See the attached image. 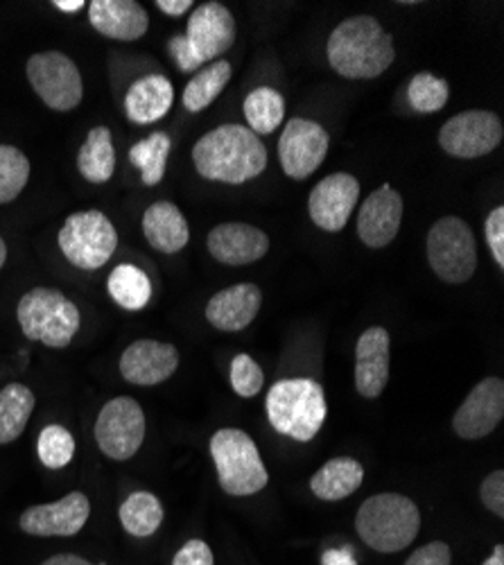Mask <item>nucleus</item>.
I'll return each instance as SVG.
<instances>
[{"label":"nucleus","instance_id":"f257e3e1","mask_svg":"<svg viewBox=\"0 0 504 565\" xmlns=\"http://www.w3.org/2000/svg\"><path fill=\"white\" fill-rule=\"evenodd\" d=\"M195 170L217 183L240 185L262 174L267 150L260 136L243 125H219L204 134L193 148Z\"/></svg>","mask_w":504,"mask_h":565},{"label":"nucleus","instance_id":"f03ea898","mask_svg":"<svg viewBox=\"0 0 504 565\" xmlns=\"http://www.w3.org/2000/svg\"><path fill=\"white\" fill-rule=\"evenodd\" d=\"M326 57L331 68L346 79H376L396 60L394 36L378 19L357 14L331 32Z\"/></svg>","mask_w":504,"mask_h":565},{"label":"nucleus","instance_id":"7ed1b4c3","mask_svg":"<svg viewBox=\"0 0 504 565\" xmlns=\"http://www.w3.org/2000/svg\"><path fill=\"white\" fill-rule=\"evenodd\" d=\"M421 530V511L400 493H378L366 498L355 515V532L364 545L394 554L415 543Z\"/></svg>","mask_w":504,"mask_h":565},{"label":"nucleus","instance_id":"20e7f679","mask_svg":"<svg viewBox=\"0 0 504 565\" xmlns=\"http://www.w3.org/2000/svg\"><path fill=\"white\" fill-rule=\"evenodd\" d=\"M265 407L271 428L301 444L319 435L329 414L324 387L310 379L279 381L267 392Z\"/></svg>","mask_w":504,"mask_h":565},{"label":"nucleus","instance_id":"39448f33","mask_svg":"<svg viewBox=\"0 0 504 565\" xmlns=\"http://www.w3.org/2000/svg\"><path fill=\"white\" fill-rule=\"evenodd\" d=\"M238 28L234 14L217 0L195 8L186 34H176L168 43V53L181 73L200 71L206 62L219 60L236 43Z\"/></svg>","mask_w":504,"mask_h":565},{"label":"nucleus","instance_id":"423d86ee","mask_svg":"<svg viewBox=\"0 0 504 565\" xmlns=\"http://www.w3.org/2000/svg\"><path fill=\"white\" fill-rule=\"evenodd\" d=\"M211 457L217 470V482L224 493L247 498L260 493L267 482V468L262 463L256 441L238 428H222L211 437Z\"/></svg>","mask_w":504,"mask_h":565},{"label":"nucleus","instance_id":"0eeeda50","mask_svg":"<svg viewBox=\"0 0 504 565\" xmlns=\"http://www.w3.org/2000/svg\"><path fill=\"white\" fill-rule=\"evenodd\" d=\"M17 319L28 340L49 349H66L79 331V310L60 290L34 288L17 306Z\"/></svg>","mask_w":504,"mask_h":565},{"label":"nucleus","instance_id":"6e6552de","mask_svg":"<svg viewBox=\"0 0 504 565\" xmlns=\"http://www.w3.org/2000/svg\"><path fill=\"white\" fill-rule=\"evenodd\" d=\"M57 243L71 265L84 271H96L116 254L118 231L103 211H77L66 217Z\"/></svg>","mask_w":504,"mask_h":565},{"label":"nucleus","instance_id":"1a4fd4ad","mask_svg":"<svg viewBox=\"0 0 504 565\" xmlns=\"http://www.w3.org/2000/svg\"><path fill=\"white\" fill-rule=\"evenodd\" d=\"M428 263L437 278L462 286L478 269V243L462 217H441L428 231Z\"/></svg>","mask_w":504,"mask_h":565},{"label":"nucleus","instance_id":"9d476101","mask_svg":"<svg viewBox=\"0 0 504 565\" xmlns=\"http://www.w3.org/2000/svg\"><path fill=\"white\" fill-rule=\"evenodd\" d=\"M32 90L53 111H73L82 105L84 82L75 62L60 53L45 51L28 60L25 66Z\"/></svg>","mask_w":504,"mask_h":565},{"label":"nucleus","instance_id":"9b49d317","mask_svg":"<svg viewBox=\"0 0 504 565\" xmlns=\"http://www.w3.org/2000/svg\"><path fill=\"white\" fill-rule=\"evenodd\" d=\"M146 430L148 420L139 401L118 396L109 401L98 414L96 441L103 455H107L109 459L127 461L141 450L146 441Z\"/></svg>","mask_w":504,"mask_h":565},{"label":"nucleus","instance_id":"f8f14e48","mask_svg":"<svg viewBox=\"0 0 504 565\" xmlns=\"http://www.w3.org/2000/svg\"><path fill=\"white\" fill-rule=\"evenodd\" d=\"M504 136L502 120L484 109L452 116L439 129V146L454 159H480L491 154Z\"/></svg>","mask_w":504,"mask_h":565},{"label":"nucleus","instance_id":"ddd939ff","mask_svg":"<svg viewBox=\"0 0 504 565\" xmlns=\"http://www.w3.org/2000/svg\"><path fill=\"white\" fill-rule=\"evenodd\" d=\"M331 148L329 131L305 118H292L279 140V159L290 179L303 181L324 163Z\"/></svg>","mask_w":504,"mask_h":565},{"label":"nucleus","instance_id":"4468645a","mask_svg":"<svg viewBox=\"0 0 504 565\" xmlns=\"http://www.w3.org/2000/svg\"><path fill=\"white\" fill-rule=\"evenodd\" d=\"M504 416V381L484 379L478 383L471 394L464 398L460 409L452 416V430L457 437L467 441H478L489 437Z\"/></svg>","mask_w":504,"mask_h":565},{"label":"nucleus","instance_id":"2eb2a0df","mask_svg":"<svg viewBox=\"0 0 504 565\" xmlns=\"http://www.w3.org/2000/svg\"><path fill=\"white\" fill-rule=\"evenodd\" d=\"M360 200V181L348 172H335L319 181L308 198L310 220L329 233H337L351 220Z\"/></svg>","mask_w":504,"mask_h":565},{"label":"nucleus","instance_id":"dca6fc26","mask_svg":"<svg viewBox=\"0 0 504 565\" xmlns=\"http://www.w3.org/2000/svg\"><path fill=\"white\" fill-rule=\"evenodd\" d=\"M90 515V502L82 491H73L57 502L34 504L19 518L21 532L30 536H75Z\"/></svg>","mask_w":504,"mask_h":565},{"label":"nucleus","instance_id":"f3484780","mask_svg":"<svg viewBox=\"0 0 504 565\" xmlns=\"http://www.w3.org/2000/svg\"><path fill=\"white\" fill-rule=\"evenodd\" d=\"M392 340L387 328L372 326L355 344V390L362 398L383 396L389 383Z\"/></svg>","mask_w":504,"mask_h":565},{"label":"nucleus","instance_id":"a211bd4d","mask_svg":"<svg viewBox=\"0 0 504 565\" xmlns=\"http://www.w3.org/2000/svg\"><path fill=\"white\" fill-rule=\"evenodd\" d=\"M179 366V351L168 342L136 340L120 355V373L129 385L154 387L165 383Z\"/></svg>","mask_w":504,"mask_h":565},{"label":"nucleus","instance_id":"6ab92c4d","mask_svg":"<svg viewBox=\"0 0 504 565\" xmlns=\"http://www.w3.org/2000/svg\"><path fill=\"white\" fill-rule=\"evenodd\" d=\"M403 198L389 183L376 188L357 213V235L369 249H383L400 231Z\"/></svg>","mask_w":504,"mask_h":565},{"label":"nucleus","instance_id":"aec40b11","mask_svg":"<svg viewBox=\"0 0 504 565\" xmlns=\"http://www.w3.org/2000/svg\"><path fill=\"white\" fill-rule=\"evenodd\" d=\"M208 252L222 265H251L269 252L267 233L247 222L217 224L206 238Z\"/></svg>","mask_w":504,"mask_h":565},{"label":"nucleus","instance_id":"412c9836","mask_svg":"<svg viewBox=\"0 0 504 565\" xmlns=\"http://www.w3.org/2000/svg\"><path fill=\"white\" fill-rule=\"evenodd\" d=\"M262 292L256 282H238L224 288L206 303V319L222 333H238L256 319L260 312Z\"/></svg>","mask_w":504,"mask_h":565},{"label":"nucleus","instance_id":"4be33fe9","mask_svg":"<svg viewBox=\"0 0 504 565\" xmlns=\"http://www.w3.org/2000/svg\"><path fill=\"white\" fill-rule=\"evenodd\" d=\"M86 8L90 25L107 39L136 41L150 30V17L136 0H94Z\"/></svg>","mask_w":504,"mask_h":565},{"label":"nucleus","instance_id":"5701e85b","mask_svg":"<svg viewBox=\"0 0 504 565\" xmlns=\"http://www.w3.org/2000/svg\"><path fill=\"white\" fill-rule=\"evenodd\" d=\"M174 103V86L165 75H146L136 79L125 96V114L136 125L161 120Z\"/></svg>","mask_w":504,"mask_h":565},{"label":"nucleus","instance_id":"b1692460","mask_svg":"<svg viewBox=\"0 0 504 565\" xmlns=\"http://www.w3.org/2000/svg\"><path fill=\"white\" fill-rule=\"evenodd\" d=\"M143 235L152 249L172 256L189 245L191 228L179 206L172 202H154L143 213Z\"/></svg>","mask_w":504,"mask_h":565},{"label":"nucleus","instance_id":"393cba45","mask_svg":"<svg viewBox=\"0 0 504 565\" xmlns=\"http://www.w3.org/2000/svg\"><path fill=\"white\" fill-rule=\"evenodd\" d=\"M364 482V466L353 457L329 459L310 480V491L324 502H337L353 495Z\"/></svg>","mask_w":504,"mask_h":565},{"label":"nucleus","instance_id":"a878e982","mask_svg":"<svg viewBox=\"0 0 504 565\" xmlns=\"http://www.w3.org/2000/svg\"><path fill=\"white\" fill-rule=\"evenodd\" d=\"M77 170L88 183H107L116 172V148L111 129L100 125L86 134L77 152Z\"/></svg>","mask_w":504,"mask_h":565},{"label":"nucleus","instance_id":"bb28decb","mask_svg":"<svg viewBox=\"0 0 504 565\" xmlns=\"http://www.w3.org/2000/svg\"><path fill=\"white\" fill-rule=\"evenodd\" d=\"M107 290L120 308L129 312H139L152 299V280L141 267L122 263L111 269L107 278Z\"/></svg>","mask_w":504,"mask_h":565},{"label":"nucleus","instance_id":"cd10ccee","mask_svg":"<svg viewBox=\"0 0 504 565\" xmlns=\"http://www.w3.org/2000/svg\"><path fill=\"white\" fill-rule=\"evenodd\" d=\"M36 398L30 387L12 383L0 392V446L17 441L34 412Z\"/></svg>","mask_w":504,"mask_h":565},{"label":"nucleus","instance_id":"c85d7f7f","mask_svg":"<svg viewBox=\"0 0 504 565\" xmlns=\"http://www.w3.org/2000/svg\"><path fill=\"white\" fill-rule=\"evenodd\" d=\"M120 523L136 539L152 536L165 518L161 500L150 491H136L120 504Z\"/></svg>","mask_w":504,"mask_h":565},{"label":"nucleus","instance_id":"c756f323","mask_svg":"<svg viewBox=\"0 0 504 565\" xmlns=\"http://www.w3.org/2000/svg\"><path fill=\"white\" fill-rule=\"evenodd\" d=\"M232 73H234L232 64L224 60L204 66L189 82V86L183 88V98H181L183 109H186L189 114H200L206 107H211L219 98V93L226 88L228 79H232Z\"/></svg>","mask_w":504,"mask_h":565},{"label":"nucleus","instance_id":"7c9ffc66","mask_svg":"<svg viewBox=\"0 0 504 565\" xmlns=\"http://www.w3.org/2000/svg\"><path fill=\"white\" fill-rule=\"evenodd\" d=\"M243 111H245L249 129L256 136L271 134L274 129L281 127V122L286 118V100L277 88L258 86L245 98Z\"/></svg>","mask_w":504,"mask_h":565},{"label":"nucleus","instance_id":"2f4dec72","mask_svg":"<svg viewBox=\"0 0 504 565\" xmlns=\"http://www.w3.org/2000/svg\"><path fill=\"white\" fill-rule=\"evenodd\" d=\"M170 148H172L170 136L165 131H154L148 138L139 140V143L129 150V163L141 170V181L146 185L161 183L165 174Z\"/></svg>","mask_w":504,"mask_h":565},{"label":"nucleus","instance_id":"473e14b6","mask_svg":"<svg viewBox=\"0 0 504 565\" xmlns=\"http://www.w3.org/2000/svg\"><path fill=\"white\" fill-rule=\"evenodd\" d=\"M450 86L443 77L432 73H417L409 79L407 100L419 114H437L448 105Z\"/></svg>","mask_w":504,"mask_h":565},{"label":"nucleus","instance_id":"72a5a7b5","mask_svg":"<svg viewBox=\"0 0 504 565\" xmlns=\"http://www.w3.org/2000/svg\"><path fill=\"white\" fill-rule=\"evenodd\" d=\"M30 159L14 146H0V204L14 202L30 181Z\"/></svg>","mask_w":504,"mask_h":565},{"label":"nucleus","instance_id":"f704fd0d","mask_svg":"<svg viewBox=\"0 0 504 565\" xmlns=\"http://www.w3.org/2000/svg\"><path fill=\"white\" fill-rule=\"evenodd\" d=\"M36 455L41 459V463L51 470H60L64 466H68L75 457V437L68 428L57 426H45L39 435L36 441Z\"/></svg>","mask_w":504,"mask_h":565},{"label":"nucleus","instance_id":"c9c22d12","mask_svg":"<svg viewBox=\"0 0 504 565\" xmlns=\"http://www.w3.org/2000/svg\"><path fill=\"white\" fill-rule=\"evenodd\" d=\"M265 385V373L260 369V364L247 355V353H238L232 362V387L240 398H254L256 394H260Z\"/></svg>","mask_w":504,"mask_h":565},{"label":"nucleus","instance_id":"e433bc0d","mask_svg":"<svg viewBox=\"0 0 504 565\" xmlns=\"http://www.w3.org/2000/svg\"><path fill=\"white\" fill-rule=\"evenodd\" d=\"M484 235H486L489 252L493 254V260L502 269L504 267V209L502 206L489 213L484 224Z\"/></svg>","mask_w":504,"mask_h":565},{"label":"nucleus","instance_id":"4c0bfd02","mask_svg":"<svg viewBox=\"0 0 504 565\" xmlns=\"http://www.w3.org/2000/svg\"><path fill=\"white\" fill-rule=\"evenodd\" d=\"M480 498L491 513H495L497 518L504 515V470H493L491 476L484 478L480 487Z\"/></svg>","mask_w":504,"mask_h":565},{"label":"nucleus","instance_id":"58836bf2","mask_svg":"<svg viewBox=\"0 0 504 565\" xmlns=\"http://www.w3.org/2000/svg\"><path fill=\"white\" fill-rule=\"evenodd\" d=\"M405 565H452V552L443 541H432L411 552Z\"/></svg>","mask_w":504,"mask_h":565},{"label":"nucleus","instance_id":"ea45409f","mask_svg":"<svg viewBox=\"0 0 504 565\" xmlns=\"http://www.w3.org/2000/svg\"><path fill=\"white\" fill-rule=\"evenodd\" d=\"M172 565H215V556L208 543L193 539L174 554Z\"/></svg>","mask_w":504,"mask_h":565},{"label":"nucleus","instance_id":"a19ab883","mask_svg":"<svg viewBox=\"0 0 504 565\" xmlns=\"http://www.w3.org/2000/svg\"><path fill=\"white\" fill-rule=\"evenodd\" d=\"M322 565H357L351 547H333L322 554Z\"/></svg>","mask_w":504,"mask_h":565},{"label":"nucleus","instance_id":"79ce46f5","mask_svg":"<svg viewBox=\"0 0 504 565\" xmlns=\"http://www.w3.org/2000/svg\"><path fill=\"white\" fill-rule=\"evenodd\" d=\"M154 6L170 17H183L191 8H195L193 0H157Z\"/></svg>","mask_w":504,"mask_h":565},{"label":"nucleus","instance_id":"37998d69","mask_svg":"<svg viewBox=\"0 0 504 565\" xmlns=\"http://www.w3.org/2000/svg\"><path fill=\"white\" fill-rule=\"evenodd\" d=\"M41 565H96V563H90L77 554H55L49 561H43Z\"/></svg>","mask_w":504,"mask_h":565},{"label":"nucleus","instance_id":"c03bdc74","mask_svg":"<svg viewBox=\"0 0 504 565\" xmlns=\"http://www.w3.org/2000/svg\"><path fill=\"white\" fill-rule=\"evenodd\" d=\"M88 3H84V0H55L53 8H57L60 12L64 14H77L79 10H84Z\"/></svg>","mask_w":504,"mask_h":565},{"label":"nucleus","instance_id":"a18cd8bd","mask_svg":"<svg viewBox=\"0 0 504 565\" xmlns=\"http://www.w3.org/2000/svg\"><path fill=\"white\" fill-rule=\"evenodd\" d=\"M482 565H504V545H495V550L491 552V556L482 563Z\"/></svg>","mask_w":504,"mask_h":565},{"label":"nucleus","instance_id":"49530a36","mask_svg":"<svg viewBox=\"0 0 504 565\" xmlns=\"http://www.w3.org/2000/svg\"><path fill=\"white\" fill-rule=\"evenodd\" d=\"M6 260H8V243L3 241V235H0V269L6 267Z\"/></svg>","mask_w":504,"mask_h":565}]
</instances>
